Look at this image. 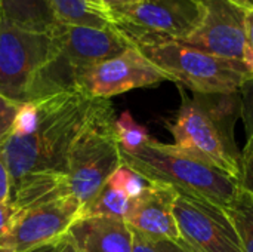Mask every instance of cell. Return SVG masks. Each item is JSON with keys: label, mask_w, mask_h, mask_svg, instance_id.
I'll return each instance as SVG.
<instances>
[{"label": "cell", "mask_w": 253, "mask_h": 252, "mask_svg": "<svg viewBox=\"0 0 253 252\" xmlns=\"http://www.w3.org/2000/svg\"><path fill=\"white\" fill-rule=\"evenodd\" d=\"M130 45L160 68L169 80L194 94L237 92L253 77L243 62L202 52L178 40L136 39L130 40Z\"/></svg>", "instance_id": "5"}, {"label": "cell", "mask_w": 253, "mask_h": 252, "mask_svg": "<svg viewBox=\"0 0 253 252\" xmlns=\"http://www.w3.org/2000/svg\"><path fill=\"white\" fill-rule=\"evenodd\" d=\"M242 116L240 92L182 95L169 131L184 153L194 156L239 180L242 151L234 129Z\"/></svg>", "instance_id": "2"}, {"label": "cell", "mask_w": 253, "mask_h": 252, "mask_svg": "<svg viewBox=\"0 0 253 252\" xmlns=\"http://www.w3.org/2000/svg\"><path fill=\"white\" fill-rule=\"evenodd\" d=\"M240 6H243L245 9H253V0H231Z\"/></svg>", "instance_id": "31"}, {"label": "cell", "mask_w": 253, "mask_h": 252, "mask_svg": "<svg viewBox=\"0 0 253 252\" xmlns=\"http://www.w3.org/2000/svg\"><path fill=\"white\" fill-rule=\"evenodd\" d=\"M202 3L205 7L203 21L182 43L202 52L245 64V18L248 9L231 0H202Z\"/></svg>", "instance_id": "12"}, {"label": "cell", "mask_w": 253, "mask_h": 252, "mask_svg": "<svg viewBox=\"0 0 253 252\" xmlns=\"http://www.w3.org/2000/svg\"><path fill=\"white\" fill-rule=\"evenodd\" d=\"M242 100V119L248 134V140H253V77L246 80L240 88Z\"/></svg>", "instance_id": "22"}, {"label": "cell", "mask_w": 253, "mask_h": 252, "mask_svg": "<svg viewBox=\"0 0 253 252\" xmlns=\"http://www.w3.org/2000/svg\"><path fill=\"white\" fill-rule=\"evenodd\" d=\"M176 192L172 187L154 184L136 199L125 218L126 224L148 238L179 241L178 226L173 217V201Z\"/></svg>", "instance_id": "13"}, {"label": "cell", "mask_w": 253, "mask_h": 252, "mask_svg": "<svg viewBox=\"0 0 253 252\" xmlns=\"http://www.w3.org/2000/svg\"><path fill=\"white\" fill-rule=\"evenodd\" d=\"M1 18L19 28L50 33L58 21L49 0H0Z\"/></svg>", "instance_id": "15"}, {"label": "cell", "mask_w": 253, "mask_h": 252, "mask_svg": "<svg viewBox=\"0 0 253 252\" xmlns=\"http://www.w3.org/2000/svg\"><path fill=\"white\" fill-rule=\"evenodd\" d=\"M16 211L18 209L15 208V205L9 199L6 202L0 203V239L6 233V230H7L9 224H10V220L16 214Z\"/></svg>", "instance_id": "26"}, {"label": "cell", "mask_w": 253, "mask_h": 252, "mask_svg": "<svg viewBox=\"0 0 253 252\" xmlns=\"http://www.w3.org/2000/svg\"><path fill=\"white\" fill-rule=\"evenodd\" d=\"M245 27H246V59H245V64L253 76V9L246 10Z\"/></svg>", "instance_id": "25"}, {"label": "cell", "mask_w": 253, "mask_h": 252, "mask_svg": "<svg viewBox=\"0 0 253 252\" xmlns=\"http://www.w3.org/2000/svg\"><path fill=\"white\" fill-rule=\"evenodd\" d=\"M101 1L110 10V13L113 16L114 13H120L123 10H127V9L139 4L142 0H101Z\"/></svg>", "instance_id": "27"}, {"label": "cell", "mask_w": 253, "mask_h": 252, "mask_svg": "<svg viewBox=\"0 0 253 252\" xmlns=\"http://www.w3.org/2000/svg\"><path fill=\"white\" fill-rule=\"evenodd\" d=\"M122 163L150 183L227 208L240 190L239 180L194 157L173 144L151 140L136 151L120 149Z\"/></svg>", "instance_id": "3"}, {"label": "cell", "mask_w": 253, "mask_h": 252, "mask_svg": "<svg viewBox=\"0 0 253 252\" xmlns=\"http://www.w3.org/2000/svg\"><path fill=\"white\" fill-rule=\"evenodd\" d=\"M173 217L179 242L190 252H242L239 233L224 208L176 192Z\"/></svg>", "instance_id": "10"}, {"label": "cell", "mask_w": 253, "mask_h": 252, "mask_svg": "<svg viewBox=\"0 0 253 252\" xmlns=\"http://www.w3.org/2000/svg\"><path fill=\"white\" fill-rule=\"evenodd\" d=\"M53 16L61 24L107 28L114 25L110 10L101 0H49Z\"/></svg>", "instance_id": "16"}, {"label": "cell", "mask_w": 253, "mask_h": 252, "mask_svg": "<svg viewBox=\"0 0 253 252\" xmlns=\"http://www.w3.org/2000/svg\"><path fill=\"white\" fill-rule=\"evenodd\" d=\"M0 22H1V4H0Z\"/></svg>", "instance_id": "32"}, {"label": "cell", "mask_w": 253, "mask_h": 252, "mask_svg": "<svg viewBox=\"0 0 253 252\" xmlns=\"http://www.w3.org/2000/svg\"><path fill=\"white\" fill-rule=\"evenodd\" d=\"M50 33L55 40V53L37 74L28 102L74 91V80L83 70L132 48L129 40L114 25L95 28L58 22Z\"/></svg>", "instance_id": "4"}, {"label": "cell", "mask_w": 253, "mask_h": 252, "mask_svg": "<svg viewBox=\"0 0 253 252\" xmlns=\"http://www.w3.org/2000/svg\"><path fill=\"white\" fill-rule=\"evenodd\" d=\"M77 252H132L133 236L125 220L80 217L67 232Z\"/></svg>", "instance_id": "14"}, {"label": "cell", "mask_w": 253, "mask_h": 252, "mask_svg": "<svg viewBox=\"0 0 253 252\" xmlns=\"http://www.w3.org/2000/svg\"><path fill=\"white\" fill-rule=\"evenodd\" d=\"M114 132L119 147L125 151H136L150 141L148 131L142 125L136 123L129 111H125L116 117Z\"/></svg>", "instance_id": "19"}, {"label": "cell", "mask_w": 253, "mask_h": 252, "mask_svg": "<svg viewBox=\"0 0 253 252\" xmlns=\"http://www.w3.org/2000/svg\"><path fill=\"white\" fill-rule=\"evenodd\" d=\"M242 244V252H253V195L240 189L225 208Z\"/></svg>", "instance_id": "18"}, {"label": "cell", "mask_w": 253, "mask_h": 252, "mask_svg": "<svg viewBox=\"0 0 253 252\" xmlns=\"http://www.w3.org/2000/svg\"><path fill=\"white\" fill-rule=\"evenodd\" d=\"M132 236H133L132 252H190L179 241L148 238L135 230H132Z\"/></svg>", "instance_id": "21"}, {"label": "cell", "mask_w": 253, "mask_h": 252, "mask_svg": "<svg viewBox=\"0 0 253 252\" xmlns=\"http://www.w3.org/2000/svg\"><path fill=\"white\" fill-rule=\"evenodd\" d=\"M107 183L111 187L125 193L130 201L139 198L151 184L145 177H142L141 174H138L136 171L130 169L129 166H126L123 163L120 168H117L113 172V175L108 178Z\"/></svg>", "instance_id": "20"}, {"label": "cell", "mask_w": 253, "mask_h": 252, "mask_svg": "<svg viewBox=\"0 0 253 252\" xmlns=\"http://www.w3.org/2000/svg\"><path fill=\"white\" fill-rule=\"evenodd\" d=\"M82 203L71 195L16 211L0 239V252H30L65 238L80 218Z\"/></svg>", "instance_id": "9"}, {"label": "cell", "mask_w": 253, "mask_h": 252, "mask_svg": "<svg viewBox=\"0 0 253 252\" xmlns=\"http://www.w3.org/2000/svg\"><path fill=\"white\" fill-rule=\"evenodd\" d=\"M61 252H77V250L74 248V245L70 242V239L67 238V235H65V241H64V245H62V250Z\"/></svg>", "instance_id": "30"}, {"label": "cell", "mask_w": 253, "mask_h": 252, "mask_svg": "<svg viewBox=\"0 0 253 252\" xmlns=\"http://www.w3.org/2000/svg\"><path fill=\"white\" fill-rule=\"evenodd\" d=\"M101 100L79 91L36 100L33 131L27 135L7 134L0 141V159L10 177L9 201L18 211L70 195L67 156Z\"/></svg>", "instance_id": "1"}, {"label": "cell", "mask_w": 253, "mask_h": 252, "mask_svg": "<svg viewBox=\"0 0 253 252\" xmlns=\"http://www.w3.org/2000/svg\"><path fill=\"white\" fill-rule=\"evenodd\" d=\"M202 0H142L139 4L113 15L114 27L129 40H185L202 24Z\"/></svg>", "instance_id": "8"}, {"label": "cell", "mask_w": 253, "mask_h": 252, "mask_svg": "<svg viewBox=\"0 0 253 252\" xmlns=\"http://www.w3.org/2000/svg\"><path fill=\"white\" fill-rule=\"evenodd\" d=\"M10 196V177L4 162L0 159V203L6 202Z\"/></svg>", "instance_id": "28"}, {"label": "cell", "mask_w": 253, "mask_h": 252, "mask_svg": "<svg viewBox=\"0 0 253 252\" xmlns=\"http://www.w3.org/2000/svg\"><path fill=\"white\" fill-rule=\"evenodd\" d=\"M132 201L120 190L111 187L108 183L89 201L80 212V217H108L125 220Z\"/></svg>", "instance_id": "17"}, {"label": "cell", "mask_w": 253, "mask_h": 252, "mask_svg": "<svg viewBox=\"0 0 253 252\" xmlns=\"http://www.w3.org/2000/svg\"><path fill=\"white\" fill-rule=\"evenodd\" d=\"M64 241H65V238H62V239H59V241H56V242H50V244L37 247V248L31 250L30 252H61L62 245H64Z\"/></svg>", "instance_id": "29"}, {"label": "cell", "mask_w": 253, "mask_h": 252, "mask_svg": "<svg viewBox=\"0 0 253 252\" xmlns=\"http://www.w3.org/2000/svg\"><path fill=\"white\" fill-rule=\"evenodd\" d=\"M114 122L113 105L108 100H101L68 151L65 171L68 192L82 203V208L122 166Z\"/></svg>", "instance_id": "6"}, {"label": "cell", "mask_w": 253, "mask_h": 252, "mask_svg": "<svg viewBox=\"0 0 253 252\" xmlns=\"http://www.w3.org/2000/svg\"><path fill=\"white\" fill-rule=\"evenodd\" d=\"M166 80L169 77L132 46L114 58L83 70L74 80V91L89 98L110 100L114 95Z\"/></svg>", "instance_id": "11"}, {"label": "cell", "mask_w": 253, "mask_h": 252, "mask_svg": "<svg viewBox=\"0 0 253 252\" xmlns=\"http://www.w3.org/2000/svg\"><path fill=\"white\" fill-rule=\"evenodd\" d=\"M21 105L0 95V141L10 132Z\"/></svg>", "instance_id": "24"}, {"label": "cell", "mask_w": 253, "mask_h": 252, "mask_svg": "<svg viewBox=\"0 0 253 252\" xmlns=\"http://www.w3.org/2000/svg\"><path fill=\"white\" fill-rule=\"evenodd\" d=\"M52 33L19 28L1 18L0 22V95L25 104L37 74L52 59Z\"/></svg>", "instance_id": "7"}, {"label": "cell", "mask_w": 253, "mask_h": 252, "mask_svg": "<svg viewBox=\"0 0 253 252\" xmlns=\"http://www.w3.org/2000/svg\"><path fill=\"white\" fill-rule=\"evenodd\" d=\"M239 184L240 189L253 195V140H248L245 149L242 150Z\"/></svg>", "instance_id": "23"}]
</instances>
